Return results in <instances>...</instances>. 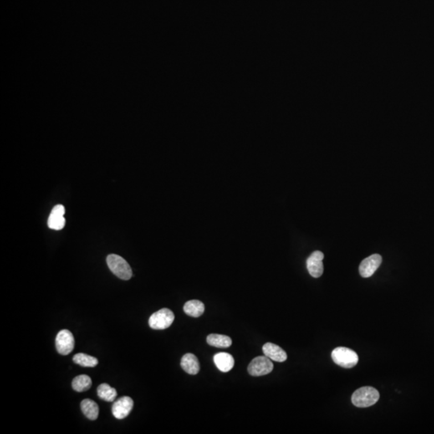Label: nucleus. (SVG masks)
<instances>
[{"mask_svg": "<svg viewBox=\"0 0 434 434\" xmlns=\"http://www.w3.org/2000/svg\"><path fill=\"white\" fill-rule=\"evenodd\" d=\"M380 399L379 392L372 387H362L351 396V402L358 408H368L375 405Z\"/></svg>", "mask_w": 434, "mask_h": 434, "instance_id": "1", "label": "nucleus"}, {"mask_svg": "<svg viewBox=\"0 0 434 434\" xmlns=\"http://www.w3.org/2000/svg\"><path fill=\"white\" fill-rule=\"evenodd\" d=\"M333 361L344 369H351L359 362V356L356 352L350 348L339 347L331 353Z\"/></svg>", "mask_w": 434, "mask_h": 434, "instance_id": "2", "label": "nucleus"}, {"mask_svg": "<svg viewBox=\"0 0 434 434\" xmlns=\"http://www.w3.org/2000/svg\"><path fill=\"white\" fill-rule=\"evenodd\" d=\"M107 265L114 275L123 280H129L132 277L130 265L119 255L109 254L107 257Z\"/></svg>", "mask_w": 434, "mask_h": 434, "instance_id": "3", "label": "nucleus"}, {"mask_svg": "<svg viewBox=\"0 0 434 434\" xmlns=\"http://www.w3.org/2000/svg\"><path fill=\"white\" fill-rule=\"evenodd\" d=\"M175 320V314L171 310L163 308L149 318V326L154 330H165L171 327Z\"/></svg>", "mask_w": 434, "mask_h": 434, "instance_id": "4", "label": "nucleus"}, {"mask_svg": "<svg viewBox=\"0 0 434 434\" xmlns=\"http://www.w3.org/2000/svg\"><path fill=\"white\" fill-rule=\"evenodd\" d=\"M273 369V364L270 359L266 356L256 357L248 364V372L252 376H262L270 373Z\"/></svg>", "mask_w": 434, "mask_h": 434, "instance_id": "5", "label": "nucleus"}, {"mask_svg": "<svg viewBox=\"0 0 434 434\" xmlns=\"http://www.w3.org/2000/svg\"><path fill=\"white\" fill-rule=\"evenodd\" d=\"M75 340L72 332L68 330H62L57 334L56 338V347L59 354L67 355L74 349Z\"/></svg>", "mask_w": 434, "mask_h": 434, "instance_id": "6", "label": "nucleus"}, {"mask_svg": "<svg viewBox=\"0 0 434 434\" xmlns=\"http://www.w3.org/2000/svg\"><path fill=\"white\" fill-rule=\"evenodd\" d=\"M134 407V401L129 396H123L114 401L112 406V413L117 419H124L130 413Z\"/></svg>", "mask_w": 434, "mask_h": 434, "instance_id": "7", "label": "nucleus"}, {"mask_svg": "<svg viewBox=\"0 0 434 434\" xmlns=\"http://www.w3.org/2000/svg\"><path fill=\"white\" fill-rule=\"evenodd\" d=\"M323 258H324V254L321 251H314L308 257L307 261V267L310 274L312 277L318 278L323 275Z\"/></svg>", "mask_w": 434, "mask_h": 434, "instance_id": "8", "label": "nucleus"}, {"mask_svg": "<svg viewBox=\"0 0 434 434\" xmlns=\"http://www.w3.org/2000/svg\"><path fill=\"white\" fill-rule=\"evenodd\" d=\"M382 262V257L380 254H373L367 257L359 266V271L363 277H370L374 274Z\"/></svg>", "mask_w": 434, "mask_h": 434, "instance_id": "9", "label": "nucleus"}, {"mask_svg": "<svg viewBox=\"0 0 434 434\" xmlns=\"http://www.w3.org/2000/svg\"><path fill=\"white\" fill-rule=\"evenodd\" d=\"M264 355L268 357L271 360L275 362L286 361L287 359V354L279 346L276 345L274 343H267L262 348Z\"/></svg>", "mask_w": 434, "mask_h": 434, "instance_id": "10", "label": "nucleus"}, {"mask_svg": "<svg viewBox=\"0 0 434 434\" xmlns=\"http://www.w3.org/2000/svg\"><path fill=\"white\" fill-rule=\"evenodd\" d=\"M214 363L221 372H227L234 366V358L228 353H217L214 355Z\"/></svg>", "mask_w": 434, "mask_h": 434, "instance_id": "11", "label": "nucleus"}, {"mask_svg": "<svg viewBox=\"0 0 434 434\" xmlns=\"http://www.w3.org/2000/svg\"><path fill=\"white\" fill-rule=\"evenodd\" d=\"M180 365L190 375H196L200 372V363L197 357L191 353H187L182 357Z\"/></svg>", "mask_w": 434, "mask_h": 434, "instance_id": "12", "label": "nucleus"}, {"mask_svg": "<svg viewBox=\"0 0 434 434\" xmlns=\"http://www.w3.org/2000/svg\"><path fill=\"white\" fill-rule=\"evenodd\" d=\"M81 408L82 413L87 418L91 421H95L98 419L99 415V407L95 401L90 399H84V400H82Z\"/></svg>", "mask_w": 434, "mask_h": 434, "instance_id": "13", "label": "nucleus"}, {"mask_svg": "<svg viewBox=\"0 0 434 434\" xmlns=\"http://www.w3.org/2000/svg\"><path fill=\"white\" fill-rule=\"evenodd\" d=\"M184 310L187 315L198 318L204 314L205 310V304L199 300L188 301L185 303Z\"/></svg>", "mask_w": 434, "mask_h": 434, "instance_id": "14", "label": "nucleus"}, {"mask_svg": "<svg viewBox=\"0 0 434 434\" xmlns=\"http://www.w3.org/2000/svg\"><path fill=\"white\" fill-rule=\"evenodd\" d=\"M207 343L215 348H227L232 345V339L224 334H211L207 337Z\"/></svg>", "mask_w": 434, "mask_h": 434, "instance_id": "15", "label": "nucleus"}, {"mask_svg": "<svg viewBox=\"0 0 434 434\" xmlns=\"http://www.w3.org/2000/svg\"><path fill=\"white\" fill-rule=\"evenodd\" d=\"M92 386L91 378L89 375H81L73 379L72 387L73 390L78 393H82L89 390Z\"/></svg>", "mask_w": 434, "mask_h": 434, "instance_id": "16", "label": "nucleus"}, {"mask_svg": "<svg viewBox=\"0 0 434 434\" xmlns=\"http://www.w3.org/2000/svg\"><path fill=\"white\" fill-rule=\"evenodd\" d=\"M116 389L109 386V384H102L98 388V395L102 400H105L107 402H113L116 399Z\"/></svg>", "mask_w": 434, "mask_h": 434, "instance_id": "17", "label": "nucleus"}, {"mask_svg": "<svg viewBox=\"0 0 434 434\" xmlns=\"http://www.w3.org/2000/svg\"><path fill=\"white\" fill-rule=\"evenodd\" d=\"M73 362L80 366L85 368H93L98 364V360L95 357L87 355L84 353H78L73 358Z\"/></svg>", "mask_w": 434, "mask_h": 434, "instance_id": "18", "label": "nucleus"}, {"mask_svg": "<svg viewBox=\"0 0 434 434\" xmlns=\"http://www.w3.org/2000/svg\"><path fill=\"white\" fill-rule=\"evenodd\" d=\"M64 225L65 219L63 215L51 212L50 216L48 217V227L52 229L61 230L64 227Z\"/></svg>", "mask_w": 434, "mask_h": 434, "instance_id": "19", "label": "nucleus"}]
</instances>
